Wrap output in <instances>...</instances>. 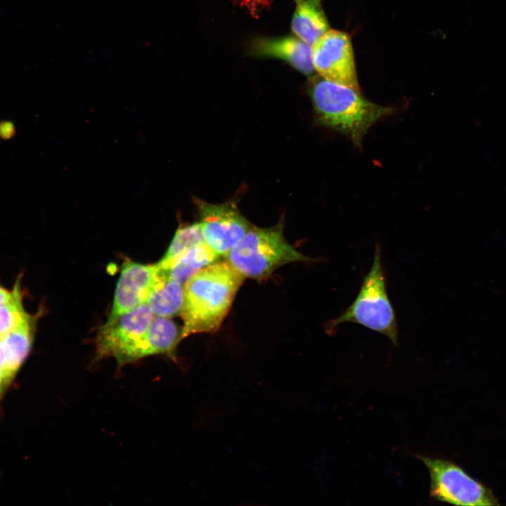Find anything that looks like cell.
I'll list each match as a JSON object with an SVG mask.
<instances>
[{
    "instance_id": "14",
    "label": "cell",
    "mask_w": 506,
    "mask_h": 506,
    "mask_svg": "<svg viewBox=\"0 0 506 506\" xmlns=\"http://www.w3.org/2000/svg\"><path fill=\"white\" fill-rule=\"evenodd\" d=\"M219 255L206 243H199L180 254L164 266L156 264L158 269L169 278L182 284L193 274L214 263Z\"/></svg>"
},
{
    "instance_id": "7",
    "label": "cell",
    "mask_w": 506,
    "mask_h": 506,
    "mask_svg": "<svg viewBox=\"0 0 506 506\" xmlns=\"http://www.w3.org/2000/svg\"><path fill=\"white\" fill-rule=\"evenodd\" d=\"M315 70L320 76L360 91L351 39L345 32L329 30L312 45Z\"/></svg>"
},
{
    "instance_id": "3",
    "label": "cell",
    "mask_w": 506,
    "mask_h": 506,
    "mask_svg": "<svg viewBox=\"0 0 506 506\" xmlns=\"http://www.w3.org/2000/svg\"><path fill=\"white\" fill-rule=\"evenodd\" d=\"M226 257L227 261L242 276L259 280L283 265L311 260L285 239L283 220L271 228L252 226Z\"/></svg>"
},
{
    "instance_id": "16",
    "label": "cell",
    "mask_w": 506,
    "mask_h": 506,
    "mask_svg": "<svg viewBox=\"0 0 506 506\" xmlns=\"http://www.w3.org/2000/svg\"><path fill=\"white\" fill-rule=\"evenodd\" d=\"M205 242L200 222L179 226L162 259L157 263L164 266L186 249Z\"/></svg>"
},
{
    "instance_id": "10",
    "label": "cell",
    "mask_w": 506,
    "mask_h": 506,
    "mask_svg": "<svg viewBox=\"0 0 506 506\" xmlns=\"http://www.w3.org/2000/svg\"><path fill=\"white\" fill-rule=\"evenodd\" d=\"M251 50L256 56L282 59L305 74H311L314 70L311 47L292 36L257 38Z\"/></svg>"
},
{
    "instance_id": "11",
    "label": "cell",
    "mask_w": 506,
    "mask_h": 506,
    "mask_svg": "<svg viewBox=\"0 0 506 506\" xmlns=\"http://www.w3.org/2000/svg\"><path fill=\"white\" fill-rule=\"evenodd\" d=\"M182 339V329L169 318L155 316L140 341L136 353V360L157 355L166 354L175 358L174 351Z\"/></svg>"
},
{
    "instance_id": "2",
    "label": "cell",
    "mask_w": 506,
    "mask_h": 506,
    "mask_svg": "<svg viewBox=\"0 0 506 506\" xmlns=\"http://www.w3.org/2000/svg\"><path fill=\"white\" fill-rule=\"evenodd\" d=\"M309 89L318 122L342 134L358 147L374 124L396 110L374 103L360 91L321 76L311 78Z\"/></svg>"
},
{
    "instance_id": "15",
    "label": "cell",
    "mask_w": 506,
    "mask_h": 506,
    "mask_svg": "<svg viewBox=\"0 0 506 506\" xmlns=\"http://www.w3.org/2000/svg\"><path fill=\"white\" fill-rule=\"evenodd\" d=\"M183 303V284L159 271L157 282L146 301L153 315L167 318L176 316L181 313Z\"/></svg>"
},
{
    "instance_id": "5",
    "label": "cell",
    "mask_w": 506,
    "mask_h": 506,
    "mask_svg": "<svg viewBox=\"0 0 506 506\" xmlns=\"http://www.w3.org/2000/svg\"><path fill=\"white\" fill-rule=\"evenodd\" d=\"M428 469L430 496L439 502L456 505H498L492 491L450 460L415 454Z\"/></svg>"
},
{
    "instance_id": "19",
    "label": "cell",
    "mask_w": 506,
    "mask_h": 506,
    "mask_svg": "<svg viewBox=\"0 0 506 506\" xmlns=\"http://www.w3.org/2000/svg\"><path fill=\"white\" fill-rule=\"evenodd\" d=\"M14 291L8 292L6 290L0 286V306L8 302L13 298Z\"/></svg>"
},
{
    "instance_id": "1",
    "label": "cell",
    "mask_w": 506,
    "mask_h": 506,
    "mask_svg": "<svg viewBox=\"0 0 506 506\" xmlns=\"http://www.w3.org/2000/svg\"><path fill=\"white\" fill-rule=\"evenodd\" d=\"M243 279L227 261L214 262L188 278L184 283L181 311L182 339L216 332L228 313Z\"/></svg>"
},
{
    "instance_id": "6",
    "label": "cell",
    "mask_w": 506,
    "mask_h": 506,
    "mask_svg": "<svg viewBox=\"0 0 506 506\" xmlns=\"http://www.w3.org/2000/svg\"><path fill=\"white\" fill-rule=\"evenodd\" d=\"M153 316L146 303L119 316H109L97 335L94 361L112 357L119 366L136 361L137 347Z\"/></svg>"
},
{
    "instance_id": "18",
    "label": "cell",
    "mask_w": 506,
    "mask_h": 506,
    "mask_svg": "<svg viewBox=\"0 0 506 506\" xmlns=\"http://www.w3.org/2000/svg\"><path fill=\"white\" fill-rule=\"evenodd\" d=\"M11 381L5 369V356L1 337H0V394H2Z\"/></svg>"
},
{
    "instance_id": "17",
    "label": "cell",
    "mask_w": 506,
    "mask_h": 506,
    "mask_svg": "<svg viewBox=\"0 0 506 506\" xmlns=\"http://www.w3.org/2000/svg\"><path fill=\"white\" fill-rule=\"evenodd\" d=\"M13 291L11 301L0 306V337L17 327L27 314L22 305L20 280L16 282Z\"/></svg>"
},
{
    "instance_id": "12",
    "label": "cell",
    "mask_w": 506,
    "mask_h": 506,
    "mask_svg": "<svg viewBox=\"0 0 506 506\" xmlns=\"http://www.w3.org/2000/svg\"><path fill=\"white\" fill-rule=\"evenodd\" d=\"M296 8L292 20V30L299 39L313 45L329 30V24L322 6V0H294Z\"/></svg>"
},
{
    "instance_id": "4",
    "label": "cell",
    "mask_w": 506,
    "mask_h": 506,
    "mask_svg": "<svg viewBox=\"0 0 506 506\" xmlns=\"http://www.w3.org/2000/svg\"><path fill=\"white\" fill-rule=\"evenodd\" d=\"M345 323L360 324L385 335L398 345L396 318L387 292L379 243L376 244L372 266L363 278L358 296L349 307L327 323V331L334 332Z\"/></svg>"
},
{
    "instance_id": "9",
    "label": "cell",
    "mask_w": 506,
    "mask_h": 506,
    "mask_svg": "<svg viewBox=\"0 0 506 506\" xmlns=\"http://www.w3.org/2000/svg\"><path fill=\"white\" fill-rule=\"evenodd\" d=\"M158 278L159 270L156 264L124 263L117 283L110 317L126 313L145 304Z\"/></svg>"
},
{
    "instance_id": "8",
    "label": "cell",
    "mask_w": 506,
    "mask_h": 506,
    "mask_svg": "<svg viewBox=\"0 0 506 506\" xmlns=\"http://www.w3.org/2000/svg\"><path fill=\"white\" fill-rule=\"evenodd\" d=\"M195 203L205 242L219 256L226 255L252 228L232 202L212 204L196 199Z\"/></svg>"
},
{
    "instance_id": "13",
    "label": "cell",
    "mask_w": 506,
    "mask_h": 506,
    "mask_svg": "<svg viewBox=\"0 0 506 506\" xmlns=\"http://www.w3.org/2000/svg\"><path fill=\"white\" fill-rule=\"evenodd\" d=\"M34 327V317L27 313L17 327L1 337L5 356V369L11 380L31 350Z\"/></svg>"
}]
</instances>
